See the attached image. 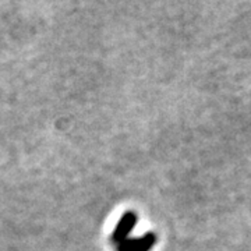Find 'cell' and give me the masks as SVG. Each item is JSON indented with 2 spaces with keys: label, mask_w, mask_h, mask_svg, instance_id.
Returning <instances> with one entry per match:
<instances>
[{
  "label": "cell",
  "mask_w": 251,
  "mask_h": 251,
  "mask_svg": "<svg viewBox=\"0 0 251 251\" xmlns=\"http://www.w3.org/2000/svg\"><path fill=\"white\" fill-rule=\"evenodd\" d=\"M138 216L134 211H128L126 212L125 215L120 218L119 224L116 225V227L112 232V242L115 244H120V243L126 242L128 239V234L133 232V229L137 225Z\"/></svg>",
  "instance_id": "6da1fadb"
},
{
  "label": "cell",
  "mask_w": 251,
  "mask_h": 251,
  "mask_svg": "<svg viewBox=\"0 0 251 251\" xmlns=\"http://www.w3.org/2000/svg\"><path fill=\"white\" fill-rule=\"evenodd\" d=\"M156 234L153 232H147L141 237L135 239H127L126 242L120 243L116 246V251H151L153 246L156 244Z\"/></svg>",
  "instance_id": "7a4b0ae2"
}]
</instances>
